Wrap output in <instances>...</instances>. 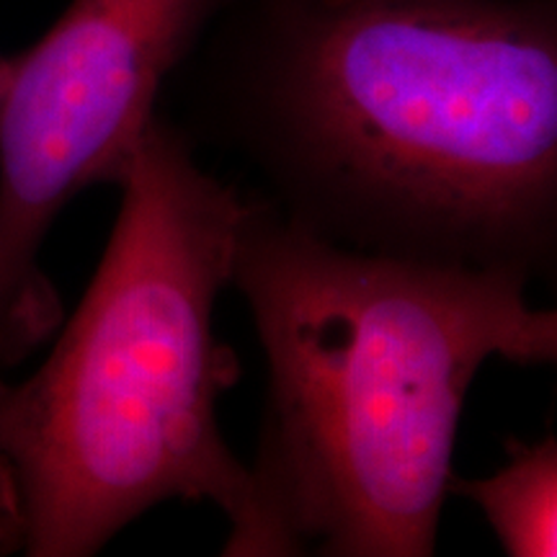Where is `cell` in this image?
<instances>
[{"label": "cell", "mask_w": 557, "mask_h": 557, "mask_svg": "<svg viewBox=\"0 0 557 557\" xmlns=\"http://www.w3.org/2000/svg\"><path fill=\"white\" fill-rule=\"evenodd\" d=\"M529 282L336 246L246 191L230 287L269 369L248 465L263 557L434 555L478 372L557 359Z\"/></svg>", "instance_id": "obj_2"}, {"label": "cell", "mask_w": 557, "mask_h": 557, "mask_svg": "<svg viewBox=\"0 0 557 557\" xmlns=\"http://www.w3.org/2000/svg\"><path fill=\"white\" fill-rule=\"evenodd\" d=\"M122 207L52 354L5 395L29 557H90L165 500L225 513L222 555L263 557L248 465L220 429L240 361L214 333L246 189L156 116L114 181Z\"/></svg>", "instance_id": "obj_3"}, {"label": "cell", "mask_w": 557, "mask_h": 557, "mask_svg": "<svg viewBox=\"0 0 557 557\" xmlns=\"http://www.w3.org/2000/svg\"><path fill=\"white\" fill-rule=\"evenodd\" d=\"M449 493L475 504L508 557L557 555V438H508L506 462L487 478L451 472Z\"/></svg>", "instance_id": "obj_5"}, {"label": "cell", "mask_w": 557, "mask_h": 557, "mask_svg": "<svg viewBox=\"0 0 557 557\" xmlns=\"http://www.w3.org/2000/svg\"><path fill=\"white\" fill-rule=\"evenodd\" d=\"M225 0H73L0 60V369L29 359L65 310L41 269L70 201L120 176L165 81Z\"/></svg>", "instance_id": "obj_4"}, {"label": "cell", "mask_w": 557, "mask_h": 557, "mask_svg": "<svg viewBox=\"0 0 557 557\" xmlns=\"http://www.w3.org/2000/svg\"><path fill=\"white\" fill-rule=\"evenodd\" d=\"M5 395L9 382L0 377V557L24 553L26 547V500L5 434Z\"/></svg>", "instance_id": "obj_6"}, {"label": "cell", "mask_w": 557, "mask_h": 557, "mask_svg": "<svg viewBox=\"0 0 557 557\" xmlns=\"http://www.w3.org/2000/svg\"><path fill=\"white\" fill-rule=\"evenodd\" d=\"M201 135L318 238L553 276L557 16L547 0H261Z\"/></svg>", "instance_id": "obj_1"}]
</instances>
